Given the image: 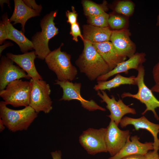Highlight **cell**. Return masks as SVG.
Wrapping results in <instances>:
<instances>
[{
  "mask_svg": "<svg viewBox=\"0 0 159 159\" xmlns=\"http://www.w3.org/2000/svg\"><path fill=\"white\" fill-rule=\"evenodd\" d=\"M126 28L112 31L110 41L118 53L123 57H131L136 53V46L131 40Z\"/></svg>",
  "mask_w": 159,
  "mask_h": 159,
  "instance_id": "4fadbf2b",
  "label": "cell"
},
{
  "mask_svg": "<svg viewBox=\"0 0 159 159\" xmlns=\"http://www.w3.org/2000/svg\"><path fill=\"white\" fill-rule=\"evenodd\" d=\"M31 84L29 81L17 80L9 83L0 91V96L6 105L14 107L29 106Z\"/></svg>",
  "mask_w": 159,
  "mask_h": 159,
  "instance_id": "5b68a950",
  "label": "cell"
},
{
  "mask_svg": "<svg viewBox=\"0 0 159 159\" xmlns=\"http://www.w3.org/2000/svg\"><path fill=\"white\" fill-rule=\"evenodd\" d=\"M158 62H159V57H158Z\"/></svg>",
  "mask_w": 159,
  "mask_h": 159,
  "instance_id": "60d3db41",
  "label": "cell"
},
{
  "mask_svg": "<svg viewBox=\"0 0 159 159\" xmlns=\"http://www.w3.org/2000/svg\"><path fill=\"white\" fill-rule=\"evenodd\" d=\"M24 3L28 7L37 11L39 13L42 11V6L40 4H37L34 0H23Z\"/></svg>",
  "mask_w": 159,
  "mask_h": 159,
  "instance_id": "f546056e",
  "label": "cell"
},
{
  "mask_svg": "<svg viewBox=\"0 0 159 159\" xmlns=\"http://www.w3.org/2000/svg\"><path fill=\"white\" fill-rule=\"evenodd\" d=\"M158 150H153L149 151L145 155V159H159Z\"/></svg>",
  "mask_w": 159,
  "mask_h": 159,
  "instance_id": "d6a6232c",
  "label": "cell"
},
{
  "mask_svg": "<svg viewBox=\"0 0 159 159\" xmlns=\"http://www.w3.org/2000/svg\"><path fill=\"white\" fill-rule=\"evenodd\" d=\"M97 95L102 99L101 102H105L107 104L106 107L110 112V114L107 116L117 126L125 115L136 114L135 109L129 107L132 104L127 105L120 98L116 100L113 95H111L110 98L104 90L97 91Z\"/></svg>",
  "mask_w": 159,
  "mask_h": 159,
  "instance_id": "30bf717a",
  "label": "cell"
},
{
  "mask_svg": "<svg viewBox=\"0 0 159 159\" xmlns=\"http://www.w3.org/2000/svg\"><path fill=\"white\" fill-rule=\"evenodd\" d=\"M54 84L59 85L63 90V95L60 100H78L80 102L82 107L89 111L106 110L105 108L100 106L93 100H88L82 97L80 94L81 87L80 83H73L69 81H61L57 79L55 80Z\"/></svg>",
  "mask_w": 159,
  "mask_h": 159,
  "instance_id": "9c48e42d",
  "label": "cell"
},
{
  "mask_svg": "<svg viewBox=\"0 0 159 159\" xmlns=\"http://www.w3.org/2000/svg\"><path fill=\"white\" fill-rule=\"evenodd\" d=\"M145 56L144 53H136L128 59L119 63L112 70L98 77L97 80L106 81L115 75L121 73L127 74L128 71L131 69L138 71L140 66L145 61Z\"/></svg>",
  "mask_w": 159,
  "mask_h": 159,
  "instance_id": "e0dca14e",
  "label": "cell"
},
{
  "mask_svg": "<svg viewBox=\"0 0 159 159\" xmlns=\"http://www.w3.org/2000/svg\"><path fill=\"white\" fill-rule=\"evenodd\" d=\"M85 14L89 16L97 15L105 12V9L103 5L98 4L92 1L85 0L83 2Z\"/></svg>",
  "mask_w": 159,
  "mask_h": 159,
  "instance_id": "7402d4cb",
  "label": "cell"
},
{
  "mask_svg": "<svg viewBox=\"0 0 159 159\" xmlns=\"http://www.w3.org/2000/svg\"><path fill=\"white\" fill-rule=\"evenodd\" d=\"M128 137L124 146L116 155L107 159H122L126 156L134 154L145 155L149 150H153V143H141L137 135Z\"/></svg>",
  "mask_w": 159,
  "mask_h": 159,
  "instance_id": "5bb4252c",
  "label": "cell"
},
{
  "mask_svg": "<svg viewBox=\"0 0 159 159\" xmlns=\"http://www.w3.org/2000/svg\"><path fill=\"white\" fill-rule=\"evenodd\" d=\"M83 41V51L76 63L81 72L84 73L90 80H94L110 70L92 43L87 39Z\"/></svg>",
  "mask_w": 159,
  "mask_h": 159,
  "instance_id": "6da1fadb",
  "label": "cell"
},
{
  "mask_svg": "<svg viewBox=\"0 0 159 159\" xmlns=\"http://www.w3.org/2000/svg\"><path fill=\"white\" fill-rule=\"evenodd\" d=\"M138 74L136 77V85L138 87V92L135 94L130 92H124L121 95V97H131L136 99L146 106V109L141 114L144 115L149 111H151L155 118L159 120V117L155 109L159 107V100L154 96L153 92L145 85L144 81L145 69L143 64L141 65L138 70Z\"/></svg>",
  "mask_w": 159,
  "mask_h": 159,
  "instance_id": "8992f818",
  "label": "cell"
},
{
  "mask_svg": "<svg viewBox=\"0 0 159 159\" xmlns=\"http://www.w3.org/2000/svg\"><path fill=\"white\" fill-rule=\"evenodd\" d=\"M111 80L120 86L122 85H136V78L134 76L127 77L118 74Z\"/></svg>",
  "mask_w": 159,
  "mask_h": 159,
  "instance_id": "484cf974",
  "label": "cell"
},
{
  "mask_svg": "<svg viewBox=\"0 0 159 159\" xmlns=\"http://www.w3.org/2000/svg\"><path fill=\"white\" fill-rule=\"evenodd\" d=\"M72 11L67 10L66 12V16L67 18V22L72 25L77 22V14L76 12L74 7L72 6Z\"/></svg>",
  "mask_w": 159,
  "mask_h": 159,
  "instance_id": "f1b7e54d",
  "label": "cell"
},
{
  "mask_svg": "<svg viewBox=\"0 0 159 159\" xmlns=\"http://www.w3.org/2000/svg\"><path fill=\"white\" fill-rule=\"evenodd\" d=\"M7 13H4L2 16V21L5 24L7 32V39L11 40L19 46L20 51L24 53L34 49L31 41L24 35V33L15 28L9 21Z\"/></svg>",
  "mask_w": 159,
  "mask_h": 159,
  "instance_id": "ac0fdd59",
  "label": "cell"
},
{
  "mask_svg": "<svg viewBox=\"0 0 159 159\" xmlns=\"http://www.w3.org/2000/svg\"><path fill=\"white\" fill-rule=\"evenodd\" d=\"M70 34L73 37L72 39L76 42L78 41V37H80L83 41L84 39L81 33L80 26L77 23L71 25Z\"/></svg>",
  "mask_w": 159,
  "mask_h": 159,
  "instance_id": "83f0119b",
  "label": "cell"
},
{
  "mask_svg": "<svg viewBox=\"0 0 159 159\" xmlns=\"http://www.w3.org/2000/svg\"><path fill=\"white\" fill-rule=\"evenodd\" d=\"M119 124L121 128L128 125L134 126L135 130L145 129L149 131L154 138V150L159 149V139L158 135L159 132V124H155L150 121L144 116L138 118H134L127 116L123 117Z\"/></svg>",
  "mask_w": 159,
  "mask_h": 159,
  "instance_id": "2e32d148",
  "label": "cell"
},
{
  "mask_svg": "<svg viewBox=\"0 0 159 159\" xmlns=\"http://www.w3.org/2000/svg\"><path fill=\"white\" fill-rule=\"evenodd\" d=\"M6 126L4 125L2 120L0 119V132H2L5 128Z\"/></svg>",
  "mask_w": 159,
  "mask_h": 159,
  "instance_id": "f35d334b",
  "label": "cell"
},
{
  "mask_svg": "<svg viewBox=\"0 0 159 159\" xmlns=\"http://www.w3.org/2000/svg\"><path fill=\"white\" fill-rule=\"evenodd\" d=\"M150 89L153 92H159V84H155Z\"/></svg>",
  "mask_w": 159,
  "mask_h": 159,
  "instance_id": "8d00e7d4",
  "label": "cell"
},
{
  "mask_svg": "<svg viewBox=\"0 0 159 159\" xmlns=\"http://www.w3.org/2000/svg\"><path fill=\"white\" fill-rule=\"evenodd\" d=\"M108 22V25L112 29L119 30L125 28L127 20L122 16L113 15L110 16Z\"/></svg>",
  "mask_w": 159,
  "mask_h": 159,
  "instance_id": "d4e9b609",
  "label": "cell"
},
{
  "mask_svg": "<svg viewBox=\"0 0 159 159\" xmlns=\"http://www.w3.org/2000/svg\"><path fill=\"white\" fill-rule=\"evenodd\" d=\"M29 81L31 89L29 106L37 113L40 112L49 113L52 109L49 85L43 80L31 79Z\"/></svg>",
  "mask_w": 159,
  "mask_h": 159,
  "instance_id": "52a82bcc",
  "label": "cell"
},
{
  "mask_svg": "<svg viewBox=\"0 0 159 159\" xmlns=\"http://www.w3.org/2000/svg\"><path fill=\"white\" fill-rule=\"evenodd\" d=\"M106 131V128H89L80 135L79 143L89 154L94 155L101 152H107Z\"/></svg>",
  "mask_w": 159,
  "mask_h": 159,
  "instance_id": "ba28073f",
  "label": "cell"
},
{
  "mask_svg": "<svg viewBox=\"0 0 159 159\" xmlns=\"http://www.w3.org/2000/svg\"><path fill=\"white\" fill-rule=\"evenodd\" d=\"M157 26H159V14L158 15L157 19V22L156 24Z\"/></svg>",
  "mask_w": 159,
  "mask_h": 159,
  "instance_id": "ab89813d",
  "label": "cell"
},
{
  "mask_svg": "<svg viewBox=\"0 0 159 159\" xmlns=\"http://www.w3.org/2000/svg\"><path fill=\"white\" fill-rule=\"evenodd\" d=\"M90 25L100 27H108L109 15L105 12L95 15L88 16Z\"/></svg>",
  "mask_w": 159,
  "mask_h": 159,
  "instance_id": "cb8c5ba5",
  "label": "cell"
},
{
  "mask_svg": "<svg viewBox=\"0 0 159 159\" xmlns=\"http://www.w3.org/2000/svg\"><path fill=\"white\" fill-rule=\"evenodd\" d=\"M83 37L92 43L110 41L112 32L109 27H100L91 25L83 27Z\"/></svg>",
  "mask_w": 159,
  "mask_h": 159,
  "instance_id": "44dd1931",
  "label": "cell"
},
{
  "mask_svg": "<svg viewBox=\"0 0 159 159\" xmlns=\"http://www.w3.org/2000/svg\"><path fill=\"white\" fill-rule=\"evenodd\" d=\"M7 39V32L6 26L2 20L0 22V44H2Z\"/></svg>",
  "mask_w": 159,
  "mask_h": 159,
  "instance_id": "4dcf8cb0",
  "label": "cell"
},
{
  "mask_svg": "<svg viewBox=\"0 0 159 159\" xmlns=\"http://www.w3.org/2000/svg\"><path fill=\"white\" fill-rule=\"evenodd\" d=\"M53 159H61V153L60 151L56 150L51 153Z\"/></svg>",
  "mask_w": 159,
  "mask_h": 159,
  "instance_id": "d590c367",
  "label": "cell"
},
{
  "mask_svg": "<svg viewBox=\"0 0 159 159\" xmlns=\"http://www.w3.org/2000/svg\"><path fill=\"white\" fill-rule=\"evenodd\" d=\"M134 10V4L132 1L129 0L120 1L115 7L116 12L127 16L132 15Z\"/></svg>",
  "mask_w": 159,
  "mask_h": 159,
  "instance_id": "603a6c76",
  "label": "cell"
},
{
  "mask_svg": "<svg viewBox=\"0 0 159 159\" xmlns=\"http://www.w3.org/2000/svg\"><path fill=\"white\" fill-rule=\"evenodd\" d=\"M14 11L9 21L10 22H13V25L21 24V31L24 33L26 21L31 18L39 16L40 13L27 6L22 0H14Z\"/></svg>",
  "mask_w": 159,
  "mask_h": 159,
  "instance_id": "ffe728a7",
  "label": "cell"
},
{
  "mask_svg": "<svg viewBox=\"0 0 159 159\" xmlns=\"http://www.w3.org/2000/svg\"><path fill=\"white\" fill-rule=\"evenodd\" d=\"M4 3H6L9 6H10V4L9 3V1L8 0H0V4L1 7L2 11Z\"/></svg>",
  "mask_w": 159,
  "mask_h": 159,
  "instance_id": "74e56055",
  "label": "cell"
},
{
  "mask_svg": "<svg viewBox=\"0 0 159 159\" xmlns=\"http://www.w3.org/2000/svg\"><path fill=\"white\" fill-rule=\"evenodd\" d=\"M4 101L0 102V117L5 126L10 131L26 130L37 117L38 113L30 106L14 110L7 107Z\"/></svg>",
  "mask_w": 159,
  "mask_h": 159,
  "instance_id": "7a4b0ae2",
  "label": "cell"
},
{
  "mask_svg": "<svg viewBox=\"0 0 159 159\" xmlns=\"http://www.w3.org/2000/svg\"><path fill=\"white\" fill-rule=\"evenodd\" d=\"M6 56H2L0 61V90L5 89L10 82L22 78L30 77L18 65Z\"/></svg>",
  "mask_w": 159,
  "mask_h": 159,
  "instance_id": "7c38bea8",
  "label": "cell"
},
{
  "mask_svg": "<svg viewBox=\"0 0 159 159\" xmlns=\"http://www.w3.org/2000/svg\"><path fill=\"white\" fill-rule=\"evenodd\" d=\"M97 84L94 87V89L96 91L108 90L110 91L113 88L119 87L120 86L114 83L111 80L108 81H97Z\"/></svg>",
  "mask_w": 159,
  "mask_h": 159,
  "instance_id": "4316f807",
  "label": "cell"
},
{
  "mask_svg": "<svg viewBox=\"0 0 159 159\" xmlns=\"http://www.w3.org/2000/svg\"><path fill=\"white\" fill-rule=\"evenodd\" d=\"M152 74L155 84H159V62H158L154 66Z\"/></svg>",
  "mask_w": 159,
  "mask_h": 159,
  "instance_id": "1f68e13d",
  "label": "cell"
},
{
  "mask_svg": "<svg viewBox=\"0 0 159 159\" xmlns=\"http://www.w3.org/2000/svg\"><path fill=\"white\" fill-rule=\"evenodd\" d=\"M62 44L51 51L45 58V61L48 68L56 74L57 80L70 81L75 79L77 71L71 63L70 55L61 51Z\"/></svg>",
  "mask_w": 159,
  "mask_h": 159,
  "instance_id": "277c9868",
  "label": "cell"
},
{
  "mask_svg": "<svg viewBox=\"0 0 159 159\" xmlns=\"http://www.w3.org/2000/svg\"><path fill=\"white\" fill-rule=\"evenodd\" d=\"M92 44L108 64L110 71L126 59V57L121 56L118 53L110 42L93 43Z\"/></svg>",
  "mask_w": 159,
  "mask_h": 159,
  "instance_id": "d6986e66",
  "label": "cell"
},
{
  "mask_svg": "<svg viewBox=\"0 0 159 159\" xmlns=\"http://www.w3.org/2000/svg\"><path fill=\"white\" fill-rule=\"evenodd\" d=\"M130 136L129 130H120L114 121L110 120L106 128L105 141L107 152L111 156L115 155L121 150Z\"/></svg>",
  "mask_w": 159,
  "mask_h": 159,
  "instance_id": "8fae6325",
  "label": "cell"
},
{
  "mask_svg": "<svg viewBox=\"0 0 159 159\" xmlns=\"http://www.w3.org/2000/svg\"><path fill=\"white\" fill-rule=\"evenodd\" d=\"M57 14V11H52L45 15L40 21L41 31L37 32L32 37L31 41L37 57L42 60L51 52L48 45L49 40L59 33L54 22Z\"/></svg>",
  "mask_w": 159,
  "mask_h": 159,
  "instance_id": "3957f363",
  "label": "cell"
},
{
  "mask_svg": "<svg viewBox=\"0 0 159 159\" xmlns=\"http://www.w3.org/2000/svg\"><path fill=\"white\" fill-rule=\"evenodd\" d=\"M122 159H145V155L134 154L124 157Z\"/></svg>",
  "mask_w": 159,
  "mask_h": 159,
  "instance_id": "836d02e7",
  "label": "cell"
},
{
  "mask_svg": "<svg viewBox=\"0 0 159 159\" xmlns=\"http://www.w3.org/2000/svg\"><path fill=\"white\" fill-rule=\"evenodd\" d=\"M14 44L10 42H6L3 45L0 46V56H1V54L3 51L6 48L9 46H12Z\"/></svg>",
  "mask_w": 159,
  "mask_h": 159,
  "instance_id": "e575fe53",
  "label": "cell"
},
{
  "mask_svg": "<svg viewBox=\"0 0 159 159\" xmlns=\"http://www.w3.org/2000/svg\"><path fill=\"white\" fill-rule=\"evenodd\" d=\"M6 56L25 71L31 79L34 80H43L35 65L34 60L37 57L35 51L28 52L20 54L7 53Z\"/></svg>",
  "mask_w": 159,
  "mask_h": 159,
  "instance_id": "9a60e30c",
  "label": "cell"
}]
</instances>
